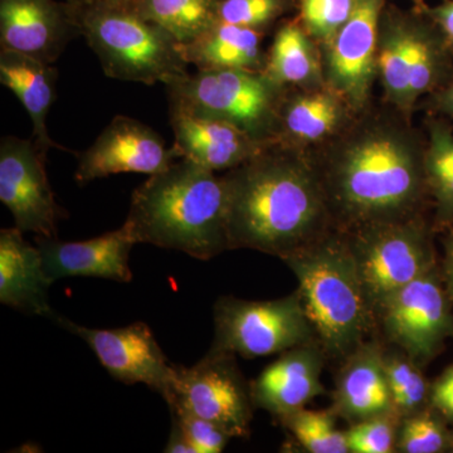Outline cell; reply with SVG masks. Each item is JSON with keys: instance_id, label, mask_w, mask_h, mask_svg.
<instances>
[{"instance_id": "6da1fadb", "label": "cell", "mask_w": 453, "mask_h": 453, "mask_svg": "<svg viewBox=\"0 0 453 453\" xmlns=\"http://www.w3.org/2000/svg\"><path fill=\"white\" fill-rule=\"evenodd\" d=\"M310 154L339 231L421 216L428 195L425 144L402 113L365 110Z\"/></svg>"}, {"instance_id": "7a4b0ae2", "label": "cell", "mask_w": 453, "mask_h": 453, "mask_svg": "<svg viewBox=\"0 0 453 453\" xmlns=\"http://www.w3.org/2000/svg\"><path fill=\"white\" fill-rule=\"evenodd\" d=\"M223 178L229 250L285 259L336 229L310 151L273 142Z\"/></svg>"}, {"instance_id": "3957f363", "label": "cell", "mask_w": 453, "mask_h": 453, "mask_svg": "<svg viewBox=\"0 0 453 453\" xmlns=\"http://www.w3.org/2000/svg\"><path fill=\"white\" fill-rule=\"evenodd\" d=\"M136 243L207 261L229 250L223 175L181 159L134 190L125 220Z\"/></svg>"}, {"instance_id": "277c9868", "label": "cell", "mask_w": 453, "mask_h": 453, "mask_svg": "<svg viewBox=\"0 0 453 453\" xmlns=\"http://www.w3.org/2000/svg\"><path fill=\"white\" fill-rule=\"evenodd\" d=\"M327 359L344 360L375 330L344 232L335 229L285 259Z\"/></svg>"}, {"instance_id": "5b68a950", "label": "cell", "mask_w": 453, "mask_h": 453, "mask_svg": "<svg viewBox=\"0 0 453 453\" xmlns=\"http://www.w3.org/2000/svg\"><path fill=\"white\" fill-rule=\"evenodd\" d=\"M74 4L82 35L110 79L166 86L189 74L180 43L134 9Z\"/></svg>"}, {"instance_id": "8992f818", "label": "cell", "mask_w": 453, "mask_h": 453, "mask_svg": "<svg viewBox=\"0 0 453 453\" xmlns=\"http://www.w3.org/2000/svg\"><path fill=\"white\" fill-rule=\"evenodd\" d=\"M384 8L378 35V80L395 111L410 119L419 98L449 81L451 47L431 18Z\"/></svg>"}, {"instance_id": "52a82bcc", "label": "cell", "mask_w": 453, "mask_h": 453, "mask_svg": "<svg viewBox=\"0 0 453 453\" xmlns=\"http://www.w3.org/2000/svg\"><path fill=\"white\" fill-rule=\"evenodd\" d=\"M169 104L229 122L261 144L277 142L285 88L264 73L196 70L165 86Z\"/></svg>"}, {"instance_id": "ba28073f", "label": "cell", "mask_w": 453, "mask_h": 453, "mask_svg": "<svg viewBox=\"0 0 453 453\" xmlns=\"http://www.w3.org/2000/svg\"><path fill=\"white\" fill-rule=\"evenodd\" d=\"M344 234L372 312L396 291L438 266L431 234L421 216Z\"/></svg>"}, {"instance_id": "9c48e42d", "label": "cell", "mask_w": 453, "mask_h": 453, "mask_svg": "<svg viewBox=\"0 0 453 453\" xmlns=\"http://www.w3.org/2000/svg\"><path fill=\"white\" fill-rule=\"evenodd\" d=\"M318 340L299 292L281 299L249 301L223 296L214 305L211 350L244 359L273 356Z\"/></svg>"}, {"instance_id": "30bf717a", "label": "cell", "mask_w": 453, "mask_h": 453, "mask_svg": "<svg viewBox=\"0 0 453 453\" xmlns=\"http://www.w3.org/2000/svg\"><path fill=\"white\" fill-rule=\"evenodd\" d=\"M375 329L390 347H395L426 366L442 351L453 336L452 303L434 267L404 286L374 311Z\"/></svg>"}, {"instance_id": "8fae6325", "label": "cell", "mask_w": 453, "mask_h": 453, "mask_svg": "<svg viewBox=\"0 0 453 453\" xmlns=\"http://www.w3.org/2000/svg\"><path fill=\"white\" fill-rule=\"evenodd\" d=\"M166 404L178 405L226 431L249 438L253 418L251 384L234 354L208 351L196 365L175 366L174 388Z\"/></svg>"}, {"instance_id": "7c38bea8", "label": "cell", "mask_w": 453, "mask_h": 453, "mask_svg": "<svg viewBox=\"0 0 453 453\" xmlns=\"http://www.w3.org/2000/svg\"><path fill=\"white\" fill-rule=\"evenodd\" d=\"M46 162L47 155L32 138L4 136L0 142V201L20 231L56 238L65 213L56 201Z\"/></svg>"}, {"instance_id": "4fadbf2b", "label": "cell", "mask_w": 453, "mask_h": 453, "mask_svg": "<svg viewBox=\"0 0 453 453\" xmlns=\"http://www.w3.org/2000/svg\"><path fill=\"white\" fill-rule=\"evenodd\" d=\"M386 0H359L350 19L321 47L326 85L357 113L368 110L378 79V35Z\"/></svg>"}, {"instance_id": "5bb4252c", "label": "cell", "mask_w": 453, "mask_h": 453, "mask_svg": "<svg viewBox=\"0 0 453 453\" xmlns=\"http://www.w3.org/2000/svg\"><path fill=\"white\" fill-rule=\"evenodd\" d=\"M58 326L81 338L113 380L124 384H145L168 401L174 388L175 366L145 323L116 329H91L56 315Z\"/></svg>"}, {"instance_id": "9a60e30c", "label": "cell", "mask_w": 453, "mask_h": 453, "mask_svg": "<svg viewBox=\"0 0 453 453\" xmlns=\"http://www.w3.org/2000/svg\"><path fill=\"white\" fill-rule=\"evenodd\" d=\"M175 159L173 149L166 148L157 131L129 116L119 115L80 154L74 180L83 186L121 173L153 175Z\"/></svg>"}, {"instance_id": "2e32d148", "label": "cell", "mask_w": 453, "mask_h": 453, "mask_svg": "<svg viewBox=\"0 0 453 453\" xmlns=\"http://www.w3.org/2000/svg\"><path fill=\"white\" fill-rule=\"evenodd\" d=\"M82 35L74 3L0 0V47L56 64Z\"/></svg>"}, {"instance_id": "e0dca14e", "label": "cell", "mask_w": 453, "mask_h": 453, "mask_svg": "<svg viewBox=\"0 0 453 453\" xmlns=\"http://www.w3.org/2000/svg\"><path fill=\"white\" fill-rule=\"evenodd\" d=\"M327 356L319 340L292 348L250 381L253 404L280 419L324 395L321 375Z\"/></svg>"}, {"instance_id": "ac0fdd59", "label": "cell", "mask_w": 453, "mask_h": 453, "mask_svg": "<svg viewBox=\"0 0 453 453\" xmlns=\"http://www.w3.org/2000/svg\"><path fill=\"white\" fill-rule=\"evenodd\" d=\"M357 115L326 83L286 89L280 106L276 142L315 150L342 135Z\"/></svg>"}, {"instance_id": "d6986e66", "label": "cell", "mask_w": 453, "mask_h": 453, "mask_svg": "<svg viewBox=\"0 0 453 453\" xmlns=\"http://www.w3.org/2000/svg\"><path fill=\"white\" fill-rule=\"evenodd\" d=\"M169 119L174 133L172 149L175 157L189 160L211 172L237 168L267 146L229 122L173 104H169Z\"/></svg>"}, {"instance_id": "ffe728a7", "label": "cell", "mask_w": 453, "mask_h": 453, "mask_svg": "<svg viewBox=\"0 0 453 453\" xmlns=\"http://www.w3.org/2000/svg\"><path fill=\"white\" fill-rule=\"evenodd\" d=\"M37 242L44 271L52 282L67 277H97L118 282L133 280L129 257L136 242L125 225L82 242L46 237H38Z\"/></svg>"}, {"instance_id": "44dd1931", "label": "cell", "mask_w": 453, "mask_h": 453, "mask_svg": "<svg viewBox=\"0 0 453 453\" xmlns=\"http://www.w3.org/2000/svg\"><path fill=\"white\" fill-rule=\"evenodd\" d=\"M386 347L366 340L342 360L333 392V411L349 425L395 414L386 368Z\"/></svg>"}, {"instance_id": "7402d4cb", "label": "cell", "mask_w": 453, "mask_h": 453, "mask_svg": "<svg viewBox=\"0 0 453 453\" xmlns=\"http://www.w3.org/2000/svg\"><path fill=\"white\" fill-rule=\"evenodd\" d=\"M16 226L0 231V303L18 311L53 320L40 249L27 242Z\"/></svg>"}, {"instance_id": "603a6c76", "label": "cell", "mask_w": 453, "mask_h": 453, "mask_svg": "<svg viewBox=\"0 0 453 453\" xmlns=\"http://www.w3.org/2000/svg\"><path fill=\"white\" fill-rule=\"evenodd\" d=\"M57 77L53 64L14 50L0 52V82L16 95L31 116L33 142L46 155L50 149L65 150L47 130V118L56 100Z\"/></svg>"}, {"instance_id": "cb8c5ba5", "label": "cell", "mask_w": 453, "mask_h": 453, "mask_svg": "<svg viewBox=\"0 0 453 453\" xmlns=\"http://www.w3.org/2000/svg\"><path fill=\"white\" fill-rule=\"evenodd\" d=\"M265 32L219 22L201 37L180 44L181 55L196 70H243L262 73L266 52L262 47Z\"/></svg>"}, {"instance_id": "d4e9b609", "label": "cell", "mask_w": 453, "mask_h": 453, "mask_svg": "<svg viewBox=\"0 0 453 453\" xmlns=\"http://www.w3.org/2000/svg\"><path fill=\"white\" fill-rule=\"evenodd\" d=\"M262 73L285 89L314 88L326 83L320 47L297 19L283 22L277 28Z\"/></svg>"}, {"instance_id": "484cf974", "label": "cell", "mask_w": 453, "mask_h": 453, "mask_svg": "<svg viewBox=\"0 0 453 453\" xmlns=\"http://www.w3.org/2000/svg\"><path fill=\"white\" fill-rule=\"evenodd\" d=\"M220 0H135L134 11L162 27L180 44L201 37L219 22Z\"/></svg>"}, {"instance_id": "4316f807", "label": "cell", "mask_w": 453, "mask_h": 453, "mask_svg": "<svg viewBox=\"0 0 453 453\" xmlns=\"http://www.w3.org/2000/svg\"><path fill=\"white\" fill-rule=\"evenodd\" d=\"M425 174L436 208V225H453V127L442 119L428 122Z\"/></svg>"}, {"instance_id": "83f0119b", "label": "cell", "mask_w": 453, "mask_h": 453, "mask_svg": "<svg viewBox=\"0 0 453 453\" xmlns=\"http://www.w3.org/2000/svg\"><path fill=\"white\" fill-rule=\"evenodd\" d=\"M384 368L390 395L399 418L412 416L429 407L431 384L426 380L422 366L401 349L384 350Z\"/></svg>"}, {"instance_id": "f1b7e54d", "label": "cell", "mask_w": 453, "mask_h": 453, "mask_svg": "<svg viewBox=\"0 0 453 453\" xmlns=\"http://www.w3.org/2000/svg\"><path fill=\"white\" fill-rule=\"evenodd\" d=\"M336 413L306 408L282 417L279 421L306 452L349 453L345 432L336 427Z\"/></svg>"}, {"instance_id": "f546056e", "label": "cell", "mask_w": 453, "mask_h": 453, "mask_svg": "<svg viewBox=\"0 0 453 453\" xmlns=\"http://www.w3.org/2000/svg\"><path fill=\"white\" fill-rule=\"evenodd\" d=\"M446 419L429 405L399 423L395 452L441 453L452 449L453 436Z\"/></svg>"}, {"instance_id": "4dcf8cb0", "label": "cell", "mask_w": 453, "mask_h": 453, "mask_svg": "<svg viewBox=\"0 0 453 453\" xmlns=\"http://www.w3.org/2000/svg\"><path fill=\"white\" fill-rule=\"evenodd\" d=\"M357 2L359 0H297V20L321 49L350 19Z\"/></svg>"}, {"instance_id": "1f68e13d", "label": "cell", "mask_w": 453, "mask_h": 453, "mask_svg": "<svg viewBox=\"0 0 453 453\" xmlns=\"http://www.w3.org/2000/svg\"><path fill=\"white\" fill-rule=\"evenodd\" d=\"M291 4L292 0H220L219 19L266 33Z\"/></svg>"}, {"instance_id": "d6a6232c", "label": "cell", "mask_w": 453, "mask_h": 453, "mask_svg": "<svg viewBox=\"0 0 453 453\" xmlns=\"http://www.w3.org/2000/svg\"><path fill=\"white\" fill-rule=\"evenodd\" d=\"M401 418L395 414L353 423L345 432L349 453L395 452Z\"/></svg>"}, {"instance_id": "836d02e7", "label": "cell", "mask_w": 453, "mask_h": 453, "mask_svg": "<svg viewBox=\"0 0 453 453\" xmlns=\"http://www.w3.org/2000/svg\"><path fill=\"white\" fill-rule=\"evenodd\" d=\"M169 408L173 419H175L183 429L196 453H220L232 440L226 431L214 423L196 416L178 405H170Z\"/></svg>"}, {"instance_id": "e575fe53", "label": "cell", "mask_w": 453, "mask_h": 453, "mask_svg": "<svg viewBox=\"0 0 453 453\" xmlns=\"http://www.w3.org/2000/svg\"><path fill=\"white\" fill-rule=\"evenodd\" d=\"M429 404L447 422L453 423V365L431 384Z\"/></svg>"}, {"instance_id": "d590c367", "label": "cell", "mask_w": 453, "mask_h": 453, "mask_svg": "<svg viewBox=\"0 0 453 453\" xmlns=\"http://www.w3.org/2000/svg\"><path fill=\"white\" fill-rule=\"evenodd\" d=\"M426 13L445 35L447 43L453 50V0L434 9H427Z\"/></svg>"}, {"instance_id": "8d00e7d4", "label": "cell", "mask_w": 453, "mask_h": 453, "mask_svg": "<svg viewBox=\"0 0 453 453\" xmlns=\"http://www.w3.org/2000/svg\"><path fill=\"white\" fill-rule=\"evenodd\" d=\"M443 250H445V255H443L442 270L440 273L447 295L453 305V226L443 241Z\"/></svg>"}, {"instance_id": "74e56055", "label": "cell", "mask_w": 453, "mask_h": 453, "mask_svg": "<svg viewBox=\"0 0 453 453\" xmlns=\"http://www.w3.org/2000/svg\"><path fill=\"white\" fill-rule=\"evenodd\" d=\"M432 109L441 115L453 119V77L443 88L434 92L431 101Z\"/></svg>"}, {"instance_id": "f35d334b", "label": "cell", "mask_w": 453, "mask_h": 453, "mask_svg": "<svg viewBox=\"0 0 453 453\" xmlns=\"http://www.w3.org/2000/svg\"><path fill=\"white\" fill-rule=\"evenodd\" d=\"M164 452L166 453H196V449H193L192 443L189 442L186 434H184L183 429H181L179 423L173 419L172 431H170L168 443H166L165 449Z\"/></svg>"}, {"instance_id": "ab89813d", "label": "cell", "mask_w": 453, "mask_h": 453, "mask_svg": "<svg viewBox=\"0 0 453 453\" xmlns=\"http://www.w3.org/2000/svg\"><path fill=\"white\" fill-rule=\"evenodd\" d=\"M82 3H96V4L109 5V7L131 8L135 0H83Z\"/></svg>"}, {"instance_id": "60d3db41", "label": "cell", "mask_w": 453, "mask_h": 453, "mask_svg": "<svg viewBox=\"0 0 453 453\" xmlns=\"http://www.w3.org/2000/svg\"><path fill=\"white\" fill-rule=\"evenodd\" d=\"M412 2L414 3V5H416L417 11L421 12V13L427 11V8H426L425 0H412Z\"/></svg>"}, {"instance_id": "b9f144b4", "label": "cell", "mask_w": 453, "mask_h": 453, "mask_svg": "<svg viewBox=\"0 0 453 453\" xmlns=\"http://www.w3.org/2000/svg\"><path fill=\"white\" fill-rule=\"evenodd\" d=\"M67 2H71V3H82L83 0H67Z\"/></svg>"}, {"instance_id": "7bdbcfd3", "label": "cell", "mask_w": 453, "mask_h": 453, "mask_svg": "<svg viewBox=\"0 0 453 453\" xmlns=\"http://www.w3.org/2000/svg\"><path fill=\"white\" fill-rule=\"evenodd\" d=\"M451 451H453V441H452V449H451Z\"/></svg>"}]
</instances>
